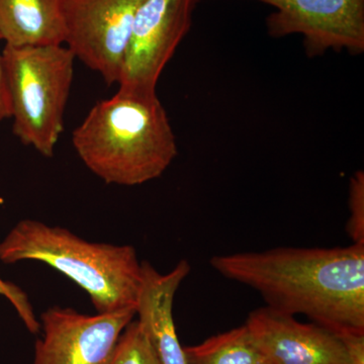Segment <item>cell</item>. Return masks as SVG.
<instances>
[{
  "label": "cell",
  "instance_id": "cell-1",
  "mask_svg": "<svg viewBox=\"0 0 364 364\" xmlns=\"http://www.w3.org/2000/svg\"><path fill=\"white\" fill-rule=\"evenodd\" d=\"M210 262L273 310L303 314L337 334L364 333V244L225 254Z\"/></svg>",
  "mask_w": 364,
  "mask_h": 364
},
{
  "label": "cell",
  "instance_id": "cell-2",
  "mask_svg": "<svg viewBox=\"0 0 364 364\" xmlns=\"http://www.w3.org/2000/svg\"><path fill=\"white\" fill-rule=\"evenodd\" d=\"M72 145L98 178L121 186L154 181L178 153L168 114L157 92L119 90L91 107L72 133Z\"/></svg>",
  "mask_w": 364,
  "mask_h": 364
},
{
  "label": "cell",
  "instance_id": "cell-3",
  "mask_svg": "<svg viewBox=\"0 0 364 364\" xmlns=\"http://www.w3.org/2000/svg\"><path fill=\"white\" fill-rule=\"evenodd\" d=\"M23 260L63 273L85 289L97 313L136 309L142 267L133 246L86 241L65 228L25 219L0 241V261Z\"/></svg>",
  "mask_w": 364,
  "mask_h": 364
},
{
  "label": "cell",
  "instance_id": "cell-4",
  "mask_svg": "<svg viewBox=\"0 0 364 364\" xmlns=\"http://www.w3.org/2000/svg\"><path fill=\"white\" fill-rule=\"evenodd\" d=\"M1 54L14 136L51 158L64 130L75 56L65 45H6Z\"/></svg>",
  "mask_w": 364,
  "mask_h": 364
},
{
  "label": "cell",
  "instance_id": "cell-5",
  "mask_svg": "<svg viewBox=\"0 0 364 364\" xmlns=\"http://www.w3.org/2000/svg\"><path fill=\"white\" fill-rule=\"evenodd\" d=\"M142 2L64 0V45L107 85L119 83L132 28Z\"/></svg>",
  "mask_w": 364,
  "mask_h": 364
},
{
  "label": "cell",
  "instance_id": "cell-6",
  "mask_svg": "<svg viewBox=\"0 0 364 364\" xmlns=\"http://www.w3.org/2000/svg\"><path fill=\"white\" fill-rule=\"evenodd\" d=\"M198 0H143L127 47L119 90L157 92L163 70L193 23Z\"/></svg>",
  "mask_w": 364,
  "mask_h": 364
},
{
  "label": "cell",
  "instance_id": "cell-7",
  "mask_svg": "<svg viewBox=\"0 0 364 364\" xmlns=\"http://www.w3.org/2000/svg\"><path fill=\"white\" fill-rule=\"evenodd\" d=\"M272 6L267 18L273 38L299 35L310 56L328 50H364V0H253Z\"/></svg>",
  "mask_w": 364,
  "mask_h": 364
},
{
  "label": "cell",
  "instance_id": "cell-8",
  "mask_svg": "<svg viewBox=\"0 0 364 364\" xmlns=\"http://www.w3.org/2000/svg\"><path fill=\"white\" fill-rule=\"evenodd\" d=\"M135 316V308L92 316L52 306L41 315L44 335L36 343L33 364H111Z\"/></svg>",
  "mask_w": 364,
  "mask_h": 364
},
{
  "label": "cell",
  "instance_id": "cell-9",
  "mask_svg": "<svg viewBox=\"0 0 364 364\" xmlns=\"http://www.w3.org/2000/svg\"><path fill=\"white\" fill-rule=\"evenodd\" d=\"M245 326L269 364H351L341 335L324 326L267 306L249 314Z\"/></svg>",
  "mask_w": 364,
  "mask_h": 364
},
{
  "label": "cell",
  "instance_id": "cell-10",
  "mask_svg": "<svg viewBox=\"0 0 364 364\" xmlns=\"http://www.w3.org/2000/svg\"><path fill=\"white\" fill-rule=\"evenodd\" d=\"M142 279L136 301L139 325L150 340L163 364H186L183 347L177 337L173 320L174 296L191 272L182 259L171 272L162 274L148 261L141 262Z\"/></svg>",
  "mask_w": 364,
  "mask_h": 364
},
{
  "label": "cell",
  "instance_id": "cell-11",
  "mask_svg": "<svg viewBox=\"0 0 364 364\" xmlns=\"http://www.w3.org/2000/svg\"><path fill=\"white\" fill-rule=\"evenodd\" d=\"M64 0H0V41L14 47L64 45Z\"/></svg>",
  "mask_w": 364,
  "mask_h": 364
},
{
  "label": "cell",
  "instance_id": "cell-12",
  "mask_svg": "<svg viewBox=\"0 0 364 364\" xmlns=\"http://www.w3.org/2000/svg\"><path fill=\"white\" fill-rule=\"evenodd\" d=\"M186 364H269L245 324L183 347Z\"/></svg>",
  "mask_w": 364,
  "mask_h": 364
},
{
  "label": "cell",
  "instance_id": "cell-13",
  "mask_svg": "<svg viewBox=\"0 0 364 364\" xmlns=\"http://www.w3.org/2000/svg\"><path fill=\"white\" fill-rule=\"evenodd\" d=\"M111 364H163L138 321L124 328Z\"/></svg>",
  "mask_w": 364,
  "mask_h": 364
},
{
  "label": "cell",
  "instance_id": "cell-14",
  "mask_svg": "<svg viewBox=\"0 0 364 364\" xmlns=\"http://www.w3.org/2000/svg\"><path fill=\"white\" fill-rule=\"evenodd\" d=\"M349 210L350 217L346 231L352 243L364 244V172L358 170L349 184Z\"/></svg>",
  "mask_w": 364,
  "mask_h": 364
},
{
  "label": "cell",
  "instance_id": "cell-15",
  "mask_svg": "<svg viewBox=\"0 0 364 364\" xmlns=\"http://www.w3.org/2000/svg\"><path fill=\"white\" fill-rule=\"evenodd\" d=\"M0 294H4L13 304L28 331L32 334H37L40 331V321L36 318L28 296L20 287L0 279Z\"/></svg>",
  "mask_w": 364,
  "mask_h": 364
},
{
  "label": "cell",
  "instance_id": "cell-16",
  "mask_svg": "<svg viewBox=\"0 0 364 364\" xmlns=\"http://www.w3.org/2000/svg\"><path fill=\"white\" fill-rule=\"evenodd\" d=\"M351 364H364V333L341 335Z\"/></svg>",
  "mask_w": 364,
  "mask_h": 364
},
{
  "label": "cell",
  "instance_id": "cell-17",
  "mask_svg": "<svg viewBox=\"0 0 364 364\" xmlns=\"http://www.w3.org/2000/svg\"><path fill=\"white\" fill-rule=\"evenodd\" d=\"M9 117H11V105H9L4 58L0 53V124Z\"/></svg>",
  "mask_w": 364,
  "mask_h": 364
}]
</instances>
